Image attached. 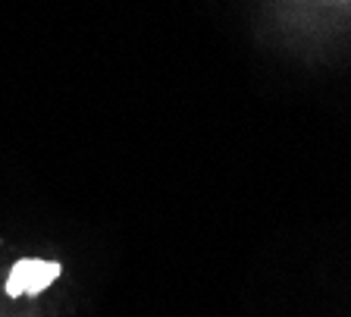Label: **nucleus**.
Instances as JSON below:
<instances>
[{
	"label": "nucleus",
	"mask_w": 351,
	"mask_h": 317,
	"mask_svg": "<svg viewBox=\"0 0 351 317\" xmlns=\"http://www.w3.org/2000/svg\"><path fill=\"white\" fill-rule=\"evenodd\" d=\"M57 273H60V267L51 264V261L25 258L13 267V273H10L7 292L10 295H22V292L35 295V292H41L44 286H51V283L57 280Z\"/></svg>",
	"instance_id": "1"
}]
</instances>
